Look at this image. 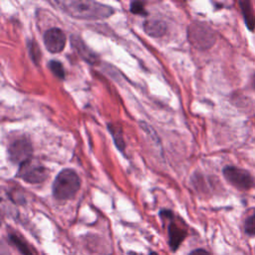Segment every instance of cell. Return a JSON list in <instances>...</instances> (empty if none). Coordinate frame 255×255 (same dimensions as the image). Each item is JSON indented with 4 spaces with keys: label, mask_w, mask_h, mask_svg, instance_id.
<instances>
[{
    "label": "cell",
    "mask_w": 255,
    "mask_h": 255,
    "mask_svg": "<svg viewBox=\"0 0 255 255\" xmlns=\"http://www.w3.org/2000/svg\"><path fill=\"white\" fill-rule=\"evenodd\" d=\"M52 5L69 16L82 20H100L110 17L114 13L111 6L86 0H55Z\"/></svg>",
    "instance_id": "1"
},
{
    "label": "cell",
    "mask_w": 255,
    "mask_h": 255,
    "mask_svg": "<svg viewBox=\"0 0 255 255\" xmlns=\"http://www.w3.org/2000/svg\"><path fill=\"white\" fill-rule=\"evenodd\" d=\"M80 185V177L74 169H63L58 173L53 182V196L57 200L71 199L78 192Z\"/></svg>",
    "instance_id": "2"
},
{
    "label": "cell",
    "mask_w": 255,
    "mask_h": 255,
    "mask_svg": "<svg viewBox=\"0 0 255 255\" xmlns=\"http://www.w3.org/2000/svg\"><path fill=\"white\" fill-rule=\"evenodd\" d=\"M187 34L190 44L199 50L209 49L216 41L214 31L202 22H193L190 24Z\"/></svg>",
    "instance_id": "3"
},
{
    "label": "cell",
    "mask_w": 255,
    "mask_h": 255,
    "mask_svg": "<svg viewBox=\"0 0 255 255\" xmlns=\"http://www.w3.org/2000/svg\"><path fill=\"white\" fill-rule=\"evenodd\" d=\"M225 180L239 190H249L255 186V180L252 174L241 167L226 165L222 169Z\"/></svg>",
    "instance_id": "4"
},
{
    "label": "cell",
    "mask_w": 255,
    "mask_h": 255,
    "mask_svg": "<svg viewBox=\"0 0 255 255\" xmlns=\"http://www.w3.org/2000/svg\"><path fill=\"white\" fill-rule=\"evenodd\" d=\"M17 176L28 183L37 184L44 182L47 179L48 170L43 164L34 161L31 158L19 166Z\"/></svg>",
    "instance_id": "5"
},
{
    "label": "cell",
    "mask_w": 255,
    "mask_h": 255,
    "mask_svg": "<svg viewBox=\"0 0 255 255\" xmlns=\"http://www.w3.org/2000/svg\"><path fill=\"white\" fill-rule=\"evenodd\" d=\"M32 144L26 137L17 138L8 146L9 159L19 166L32 158Z\"/></svg>",
    "instance_id": "6"
},
{
    "label": "cell",
    "mask_w": 255,
    "mask_h": 255,
    "mask_svg": "<svg viewBox=\"0 0 255 255\" xmlns=\"http://www.w3.org/2000/svg\"><path fill=\"white\" fill-rule=\"evenodd\" d=\"M44 45L51 53L61 52L66 44V36L64 32L57 27L48 29L44 34Z\"/></svg>",
    "instance_id": "7"
},
{
    "label": "cell",
    "mask_w": 255,
    "mask_h": 255,
    "mask_svg": "<svg viewBox=\"0 0 255 255\" xmlns=\"http://www.w3.org/2000/svg\"><path fill=\"white\" fill-rule=\"evenodd\" d=\"M71 44L73 45L74 49L76 50V52L80 55V57L83 60L90 63L91 65H95L98 63V61H99L98 55L85 44V42L82 40V38H80L77 35H72L71 36Z\"/></svg>",
    "instance_id": "8"
},
{
    "label": "cell",
    "mask_w": 255,
    "mask_h": 255,
    "mask_svg": "<svg viewBox=\"0 0 255 255\" xmlns=\"http://www.w3.org/2000/svg\"><path fill=\"white\" fill-rule=\"evenodd\" d=\"M173 216L169 218L170 222L167 227V233H168V244L172 251H176L181 242L184 240L186 236V230L179 226L176 222L172 220Z\"/></svg>",
    "instance_id": "9"
},
{
    "label": "cell",
    "mask_w": 255,
    "mask_h": 255,
    "mask_svg": "<svg viewBox=\"0 0 255 255\" xmlns=\"http://www.w3.org/2000/svg\"><path fill=\"white\" fill-rule=\"evenodd\" d=\"M143 30L150 37L159 38L165 34L166 25L161 20L148 19L143 22Z\"/></svg>",
    "instance_id": "10"
},
{
    "label": "cell",
    "mask_w": 255,
    "mask_h": 255,
    "mask_svg": "<svg viewBox=\"0 0 255 255\" xmlns=\"http://www.w3.org/2000/svg\"><path fill=\"white\" fill-rule=\"evenodd\" d=\"M238 4L246 28L250 32H253L255 30V12L252 7V3L250 1L241 0L238 2Z\"/></svg>",
    "instance_id": "11"
},
{
    "label": "cell",
    "mask_w": 255,
    "mask_h": 255,
    "mask_svg": "<svg viewBox=\"0 0 255 255\" xmlns=\"http://www.w3.org/2000/svg\"><path fill=\"white\" fill-rule=\"evenodd\" d=\"M10 243L16 247V249L22 254V255H32V251L27 245V243L18 235L16 234H9L8 236Z\"/></svg>",
    "instance_id": "12"
},
{
    "label": "cell",
    "mask_w": 255,
    "mask_h": 255,
    "mask_svg": "<svg viewBox=\"0 0 255 255\" xmlns=\"http://www.w3.org/2000/svg\"><path fill=\"white\" fill-rule=\"evenodd\" d=\"M109 128V130L114 138V141H115V144L117 145V147L123 152L125 150V147H126V144H125V141H124V137H123V133H122V129L119 128V127H116L114 126L113 124L112 125H109L108 126Z\"/></svg>",
    "instance_id": "13"
},
{
    "label": "cell",
    "mask_w": 255,
    "mask_h": 255,
    "mask_svg": "<svg viewBox=\"0 0 255 255\" xmlns=\"http://www.w3.org/2000/svg\"><path fill=\"white\" fill-rule=\"evenodd\" d=\"M48 67L50 69V71L60 80H64L65 79V70L63 65L61 64V62L56 61V60H51L48 63Z\"/></svg>",
    "instance_id": "14"
},
{
    "label": "cell",
    "mask_w": 255,
    "mask_h": 255,
    "mask_svg": "<svg viewBox=\"0 0 255 255\" xmlns=\"http://www.w3.org/2000/svg\"><path fill=\"white\" fill-rule=\"evenodd\" d=\"M244 232L247 235L255 236V212L249 215L244 221Z\"/></svg>",
    "instance_id": "15"
},
{
    "label": "cell",
    "mask_w": 255,
    "mask_h": 255,
    "mask_svg": "<svg viewBox=\"0 0 255 255\" xmlns=\"http://www.w3.org/2000/svg\"><path fill=\"white\" fill-rule=\"evenodd\" d=\"M129 10H130V12L132 14L142 15V16H146L147 15V12L145 11L143 3L141 1H132V2H130Z\"/></svg>",
    "instance_id": "16"
},
{
    "label": "cell",
    "mask_w": 255,
    "mask_h": 255,
    "mask_svg": "<svg viewBox=\"0 0 255 255\" xmlns=\"http://www.w3.org/2000/svg\"><path fill=\"white\" fill-rule=\"evenodd\" d=\"M29 52H30V56H31V59L37 64L38 61H39V58H40V51L38 49V46L36 45V43H34L33 41L30 43L29 45Z\"/></svg>",
    "instance_id": "17"
},
{
    "label": "cell",
    "mask_w": 255,
    "mask_h": 255,
    "mask_svg": "<svg viewBox=\"0 0 255 255\" xmlns=\"http://www.w3.org/2000/svg\"><path fill=\"white\" fill-rule=\"evenodd\" d=\"M188 255H210L208 251H206L205 249L202 248H198V249H194L193 251H191Z\"/></svg>",
    "instance_id": "18"
},
{
    "label": "cell",
    "mask_w": 255,
    "mask_h": 255,
    "mask_svg": "<svg viewBox=\"0 0 255 255\" xmlns=\"http://www.w3.org/2000/svg\"><path fill=\"white\" fill-rule=\"evenodd\" d=\"M149 255H158V254L155 253V252H153V251H150V252H149Z\"/></svg>",
    "instance_id": "19"
},
{
    "label": "cell",
    "mask_w": 255,
    "mask_h": 255,
    "mask_svg": "<svg viewBox=\"0 0 255 255\" xmlns=\"http://www.w3.org/2000/svg\"><path fill=\"white\" fill-rule=\"evenodd\" d=\"M253 86H254V89H255V74L253 76Z\"/></svg>",
    "instance_id": "20"
}]
</instances>
